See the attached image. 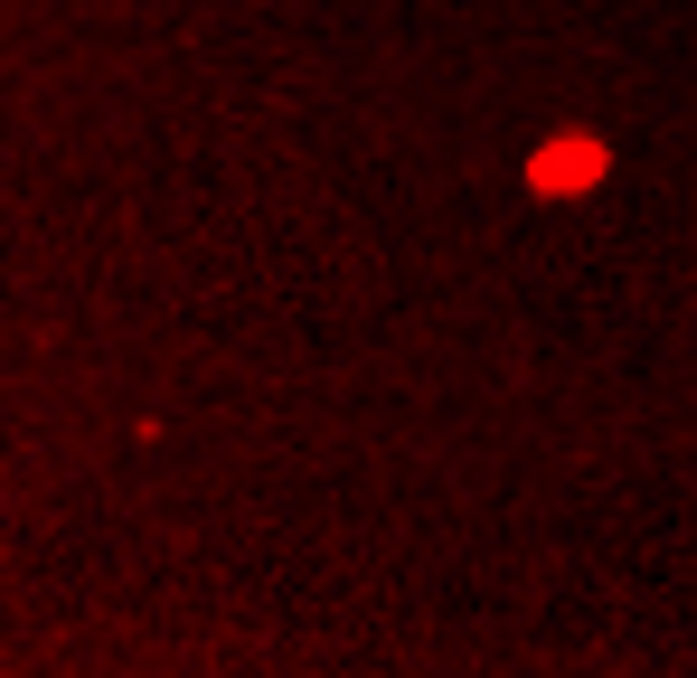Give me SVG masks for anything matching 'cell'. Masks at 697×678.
<instances>
[{"mask_svg":"<svg viewBox=\"0 0 697 678\" xmlns=\"http://www.w3.org/2000/svg\"><path fill=\"white\" fill-rule=\"evenodd\" d=\"M537 179H546V188H565V179H594V151H575V142H565V151H546V161H537Z\"/></svg>","mask_w":697,"mask_h":678,"instance_id":"6da1fadb","label":"cell"}]
</instances>
